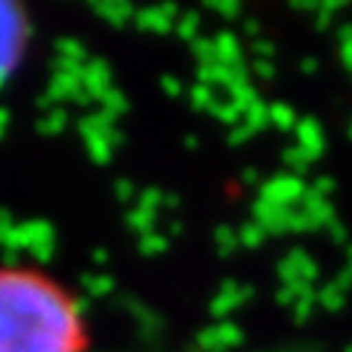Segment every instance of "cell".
Segmentation results:
<instances>
[{
	"mask_svg": "<svg viewBox=\"0 0 352 352\" xmlns=\"http://www.w3.org/2000/svg\"><path fill=\"white\" fill-rule=\"evenodd\" d=\"M81 305L50 274L0 266V352H87Z\"/></svg>",
	"mask_w": 352,
	"mask_h": 352,
	"instance_id": "cell-1",
	"label": "cell"
},
{
	"mask_svg": "<svg viewBox=\"0 0 352 352\" xmlns=\"http://www.w3.org/2000/svg\"><path fill=\"white\" fill-rule=\"evenodd\" d=\"M29 42V21L21 6L0 0V84L21 63Z\"/></svg>",
	"mask_w": 352,
	"mask_h": 352,
	"instance_id": "cell-2",
	"label": "cell"
}]
</instances>
